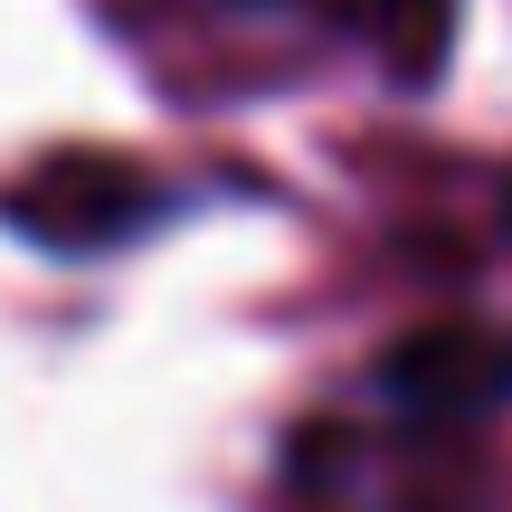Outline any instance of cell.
Masks as SVG:
<instances>
[{"label": "cell", "mask_w": 512, "mask_h": 512, "mask_svg": "<svg viewBox=\"0 0 512 512\" xmlns=\"http://www.w3.org/2000/svg\"><path fill=\"white\" fill-rule=\"evenodd\" d=\"M19 219H29L38 238H57V247H105V238H124V228L143 219V181H133L124 162L76 152V162H57L38 190H19Z\"/></svg>", "instance_id": "obj_1"}]
</instances>
